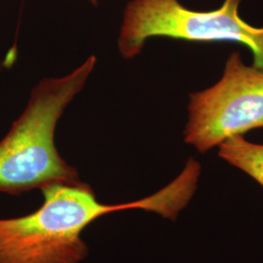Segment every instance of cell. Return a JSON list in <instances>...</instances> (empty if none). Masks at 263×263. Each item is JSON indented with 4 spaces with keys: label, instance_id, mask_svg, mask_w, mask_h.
<instances>
[{
    "label": "cell",
    "instance_id": "6da1fadb",
    "mask_svg": "<svg viewBox=\"0 0 263 263\" xmlns=\"http://www.w3.org/2000/svg\"><path fill=\"white\" fill-rule=\"evenodd\" d=\"M197 179L186 170L167 186L135 202L102 204L81 180L41 188L43 204L27 216L0 218V263H80L89 254L81 238L87 226L119 211L144 210L175 220L187 206Z\"/></svg>",
    "mask_w": 263,
    "mask_h": 263
},
{
    "label": "cell",
    "instance_id": "7a4b0ae2",
    "mask_svg": "<svg viewBox=\"0 0 263 263\" xmlns=\"http://www.w3.org/2000/svg\"><path fill=\"white\" fill-rule=\"evenodd\" d=\"M97 63L89 57L69 74L41 80L28 104L0 141V192L20 195L54 183L80 181L55 144L57 124L79 94Z\"/></svg>",
    "mask_w": 263,
    "mask_h": 263
},
{
    "label": "cell",
    "instance_id": "3957f363",
    "mask_svg": "<svg viewBox=\"0 0 263 263\" xmlns=\"http://www.w3.org/2000/svg\"><path fill=\"white\" fill-rule=\"evenodd\" d=\"M243 0H224L219 8L197 11L179 0H130L123 12L117 45L124 59L138 56L152 37L191 42H232L250 49L253 66L263 70V27L241 18Z\"/></svg>",
    "mask_w": 263,
    "mask_h": 263
},
{
    "label": "cell",
    "instance_id": "277c9868",
    "mask_svg": "<svg viewBox=\"0 0 263 263\" xmlns=\"http://www.w3.org/2000/svg\"><path fill=\"white\" fill-rule=\"evenodd\" d=\"M184 142L206 153L248 132L263 129V70L247 66L240 52L226 61L216 84L189 94Z\"/></svg>",
    "mask_w": 263,
    "mask_h": 263
},
{
    "label": "cell",
    "instance_id": "5b68a950",
    "mask_svg": "<svg viewBox=\"0 0 263 263\" xmlns=\"http://www.w3.org/2000/svg\"><path fill=\"white\" fill-rule=\"evenodd\" d=\"M217 147L221 159L246 173L263 187V144L247 141L244 136H236Z\"/></svg>",
    "mask_w": 263,
    "mask_h": 263
},
{
    "label": "cell",
    "instance_id": "8992f818",
    "mask_svg": "<svg viewBox=\"0 0 263 263\" xmlns=\"http://www.w3.org/2000/svg\"><path fill=\"white\" fill-rule=\"evenodd\" d=\"M88 1H89L90 3H92L93 5H97V4L99 3V1H100V0H88Z\"/></svg>",
    "mask_w": 263,
    "mask_h": 263
}]
</instances>
